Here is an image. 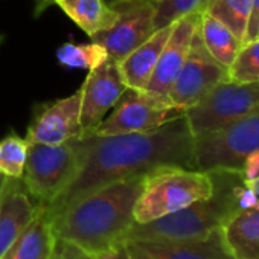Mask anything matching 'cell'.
<instances>
[{"label": "cell", "mask_w": 259, "mask_h": 259, "mask_svg": "<svg viewBox=\"0 0 259 259\" xmlns=\"http://www.w3.org/2000/svg\"><path fill=\"white\" fill-rule=\"evenodd\" d=\"M73 142L79 153V166L64 191L45 206L51 218L105 185L147 176L162 166L195 169L194 136L185 116L144 133L89 135Z\"/></svg>", "instance_id": "cell-1"}, {"label": "cell", "mask_w": 259, "mask_h": 259, "mask_svg": "<svg viewBox=\"0 0 259 259\" xmlns=\"http://www.w3.org/2000/svg\"><path fill=\"white\" fill-rule=\"evenodd\" d=\"M144 177H133L98 188L52 217L57 239L76 245L93 257L123 242L135 224V206Z\"/></svg>", "instance_id": "cell-2"}, {"label": "cell", "mask_w": 259, "mask_h": 259, "mask_svg": "<svg viewBox=\"0 0 259 259\" xmlns=\"http://www.w3.org/2000/svg\"><path fill=\"white\" fill-rule=\"evenodd\" d=\"M212 176L215 189L209 198L195 201L150 223H135L125 236V242L188 241L203 238L221 227L236 210H241L236 198V186L244 176L242 172L232 171H213Z\"/></svg>", "instance_id": "cell-3"}, {"label": "cell", "mask_w": 259, "mask_h": 259, "mask_svg": "<svg viewBox=\"0 0 259 259\" xmlns=\"http://www.w3.org/2000/svg\"><path fill=\"white\" fill-rule=\"evenodd\" d=\"M215 183L212 172L183 166L156 168L144 177L135 206V223L144 224L209 198Z\"/></svg>", "instance_id": "cell-4"}, {"label": "cell", "mask_w": 259, "mask_h": 259, "mask_svg": "<svg viewBox=\"0 0 259 259\" xmlns=\"http://www.w3.org/2000/svg\"><path fill=\"white\" fill-rule=\"evenodd\" d=\"M259 151V110L230 125L194 138L195 169L242 172L245 159Z\"/></svg>", "instance_id": "cell-5"}, {"label": "cell", "mask_w": 259, "mask_h": 259, "mask_svg": "<svg viewBox=\"0 0 259 259\" xmlns=\"http://www.w3.org/2000/svg\"><path fill=\"white\" fill-rule=\"evenodd\" d=\"M79 166V153L73 141L60 145L29 144L22 183L41 206L51 204L72 182Z\"/></svg>", "instance_id": "cell-6"}, {"label": "cell", "mask_w": 259, "mask_h": 259, "mask_svg": "<svg viewBox=\"0 0 259 259\" xmlns=\"http://www.w3.org/2000/svg\"><path fill=\"white\" fill-rule=\"evenodd\" d=\"M259 110V82L223 81L200 102L186 110L185 117L194 138L217 132Z\"/></svg>", "instance_id": "cell-7"}, {"label": "cell", "mask_w": 259, "mask_h": 259, "mask_svg": "<svg viewBox=\"0 0 259 259\" xmlns=\"http://www.w3.org/2000/svg\"><path fill=\"white\" fill-rule=\"evenodd\" d=\"M186 110L171 102L168 96L126 89L108 117L93 130L96 136L144 133L185 116Z\"/></svg>", "instance_id": "cell-8"}, {"label": "cell", "mask_w": 259, "mask_h": 259, "mask_svg": "<svg viewBox=\"0 0 259 259\" xmlns=\"http://www.w3.org/2000/svg\"><path fill=\"white\" fill-rule=\"evenodd\" d=\"M111 7L119 13L117 20L90 40L101 45L110 60L119 63L157 31L154 25L156 4L151 0H128Z\"/></svg>", "instance_id": "cell-9"}, {"label": "cell", "mask_w": 259, "mask_h": 259, "mask_svg": "<svg viewBox=\"0 0 259 259\" xmlns=\"http://www.w3.org/2000/svg\"><path fill=\"white\" fill-rule=\"evenodd\" d=\"M223 81H227V67L220 64L207 52L197 31L188 58L168 98L177 107L188 110L200 102L215 85Z\"/></svg>", "instance_id": "cell-10"}, {"label": "cell", "mask_w": 259, "mask_h": 259, "mask_svg": "<svg viewBox=\"0 0 259 259\" xmlns=\"http://www.w3.org/2000/svg\"><path fill=\"white\" fill-rule=\"evenodd\" d=\"M81 87L54 102L40 104L31 119L26 139L29 144L60 145L82 138Z\"/></svg>", "instance_id": "cell-11"}, {"label": "cell", "mask_w": 259, "mask_h": 259, "mask_svg": "<svg viewBox=\"0 0 259 259\" xmlns=\"http://www.w3.org/2000/svg\"><path fill=\"white\" fill-rule=\"evenodd\" d=\"M81 90V128L84 138L92 135L107 113L113 110L125 93L126 85L120 76L117 63L108 58L105 63L89 72Z\"/></svg>", "instance_id": "cell-12"}, {"label": "cell", "mask_w": 259, "mask_h": 259, "mask_svg": "<svg viewBox=\"0 0 259 259\" xmlns=\"http://www.w3.org/2000/svg\"><path fill=\"white\" fill-rule=\"evenodd\" d=\"M200 17H201V11H197L174 22V28L159 57L156 69L147 85V92L160 96L169 95L188 58L194 35L198 31Z\"/></svg>", "instance_id": "cell-13"}, {"label": "cell", "mask_w": 259, "mask_h": 259, "mask_svg": "<svg viewBox=\"0 0 259 259\" xmlns=\"http://www.w3.org/2000/svg\"><path fill=\"white\" fill-rule=\"evenodd\" d=\"M147 259H233L229 251L223 229L188 241H132L128 242Z\"/></svg>", "instance_id": "cell-14"}, {"label": "cell", "mask_w": 259, "mask_h": 259, "mask_svg": "<svg viewBox=\"0 0 259 259\" xmlns=\"http://www.w3.org/2000/svg\"><path fill=\"white\" fill-rule=\"evenodd\" d=\"M40 206L26 192L22 179H8L0 201V259L35 218Z\"/></svg>", "instance_id": "cell-15"}, {"label": "cell", "mask_w": 259, "mask_h": 259, "mask_svg": "<svg viewBox=\"0 0 259 259\" xmlns=\"http://www.w3.org/2000/svg\"><path fill=\"white\" fill-rule=\"evenodd\" d=\"M172 25L157 29L148 40L138 46L133 52H130L122 61L117 63L120 76L126 89L145 92L151 79V75L156 69L159 57L171 35Z\"/></svg>", "instance_id": "cell-16"}, {"label": "cell", "mask_w": 259, "mask_h": 259, "mask_svg": "<svg viewBox=\"0 0 259 259\" xmlns=\"http://www.w3.org/2000/svg\"><path fill=\"white\" fill-rule=\"evenodd\" d=\"M57 245V236L52 229V220L45 206L8 248L2 259H52Z\"/></svg>", "instance_id": "cell-17"}, {"label": "cell", "mask_w": 259, "mask_h": 259, "mask_svg": "<svg viewBox=\"0 0 259 259\" xmlns=\"http://www.w3.org/2000/svg\"><path fill=\"white\" fill-rule=\"evenodd\" d=\"M221 229L233 259H259V209L236 210Z\"/></svg>", "instance_id": "cell-18"}, {"label": "cell", "mask_w": 259, "mask_h": 259, "mask_svg": "<svg viewBox=\"0 0 259 259\" xmlns=\"http://www.w3.org/2000/svg\"><path fill=\"white\" fill-rule=\"evenodd\" d=\"M55 5L89 37L111 28L119 17L105 0H55Z\"/></svg>", "instance_id": "cell-19"}, {"label": "cell", "mask_w": 259, "mask_h": 259, "mask_svg": "<svg viewBox=\"0 0 259 259\" xmlns=\"http://www.w3.org/2000/svg\"><path fill=\"white\" fill-rule=\"evenodd\" d=\"M198 34L207 52L224 67H229L232 64L242 46L229 26H226L223 22L210 16L204 10L201 11Z\"/></svg>", "instance_id": "cell-20"}, {"label": "cell", "mask_w": 259, "mask_h": 259, "mask_svg": "<svg viewBox=\"0 0 259 259\" xmlns=\"http://www.w3.org/2000/svg\"><path fill=\"white\" fill-rule=\"evenodd\" d=\"M251 10V0H207L204 11L232 29L236 38L244 43V35Z\"/></svg>", "instance_id": "cell-21"}, {"label": "cell", "mask_w": 259, "mask_h": 259, "mask_svg": "<svg viewBox=\"0 0 259 259\" xmlns=\"http://www.w3.org/2000/svg\"><path fill=\"white\" fill-rule=\"evenodd\" d=\"M57 60L60 64L70 69H84L92 72L102 63L108 60L107 51L92 41V43H64L57 51Z\"/></svg>", "instance_id": "cell-22"}, {"label": "cell", "mask_w": 259, "mask_h": 259, "mask_svg": "<svg viewBox=\"0 0 259 259\" xmlns=\"http://www.w3.org/2000/svg\"><path fill=\"white\" fill-rule=\"evenodd\" d=\"M28 151V139L17 133H11L0 141V176L20 180L25 172Z\"/></svg>", "instance_id": "cell-23"}, {"label": "cell", "mask_w": 259, "mask_h": 259, "mask_svg": "<svg viewBox=\"0 0 259 259\" xmlns=\"http://www.w3.org/2000/svg\"><path fill=\"white\" fill-rule=\"evenodd\" d=\"M227 81L241 84L259 82V38L241 46L227 67Z\"/></svg>", "instance_id": "cell-24"}, {"label": "cell", "mask_w": 259, "mask_h": 259, "mask_svg": "<svg viewBox=\"0 0 259 259\" xmlns=\"http://www.w3.org/2000/svg\"><path fill=\"white\" fill-rule=\"evenodd\" d=\"M206 2L207 0H160L159 4H156V29L172 25L188 14L203 11Z\"/></svg>", "instance_id": "cell-25"}, {"label": "cell", "mask_w": 259, "mask_h": 259, "mask_svg": "<svg viewBox=\"0 0 259 259\" xmlns=\"http://www.w3.org/2000/svg\"><path fill=\"white\" fill-rule=\"evenodd\" d=\"M95 259H147V257L142 256L128 242L123 241V242H119V244L113 245L111 248L99 253L98 256H95Z\"/></svg>", "instance_id": "cell-26"}, {"label": "cell", "mask_w": 259, "mask_h": 259, "mask_svg": "<svg viewBox=\"0 0 259 259\" xmlns=\"http://www.w3.org/2000/svg\"><path fill=\"white\" fill-rule=\"evenodd\" d=\"M52 259H95V257L92 254L85 253L84 250L78 248L73 244L57 239V245H55Z\"/></svg>", "instance_id": "cell-27"}, {"label": "cell", "mask_w": 259, "mask_h": 259, "mask_svg": "<svg viewBox=\"0 0 259 259\" xmlns=\"http://www.w3.org/2000/svg\"><path fill=\"white\" fill-rule=\"evenodd\" d=\"M257 32H259V0H251V10H250L248 23H247V29H245L242 45L256 40Z\"/></svg>", "instance_id": "cell-28"}, {"label": "cell", "mask_w": 259, "mask_h": 259, "mask_svg": "<svg viewBox=\"0 0 259 259\" xmlns=\"http://www.w3.org/2000/svg\"><path fill=\"white\" fill-rule=\"evenodd\" d=\"M242 176H244V179H253V177L259 176V151L250 154L245 159V163L242 168Z\"/></svg>", "instance_id": "cell-29"}, {"label": "cell", "mask_w": 259, "mask_h": 259, "mask_svg": "<svg viewBox=\"0 0 259 259\" xmlns=\"http://www.w3.org/2000/svg\"><path fill=\"white\" fill-rule=\"evenodd\" d=\"M244 185L245 188L251 192V195L256 200V206L259 209V176L253 177V179H244Z\"/></svg>", "instance_id": "cell-30"}, {"label": "cell", "mask_w": 259, "mask_h": 259, "mask_svg": "<svg viewBox=\"0 0 259 259\" xmlns=\"http://www.w3.org/2000/svg\"><path fill=\"white\" fill-rule=\"evenodd\" d=\"M35 4H37L35 13L37 14H41L46 8H49L51 5H55V0H35Z\"/></svg>", "instance_id": "cell-31"}, {"label": "cell", "mask_w": 259, "mask_h": 259, "mask_svg": "<svg viewBox=\"0 0 259 259\" xmlns=\"http://www.w3.org/2000/svg\"><path fill=\"white\" fill-rule=\"evenodd\" d=\"M7 183H8V179L0 176V201H2V197H4V191L7 188Z\"/></svg>", "instance_id": "cell-32"}, {"label": "cell", "mask_w": 259, "mask_h": 259, "mask_svg": "<svg viewBox=\"0 0 259 259\" xmlns=\"http://www.w3.org/2000/svg\"><path fill=\"white\" fill-rule=\"evenodd\" d=\"M108 5H117V4H122V2H128V0H105Z\"/></svg>", "instance_id": "cell-33"}, {"label": "cell", "mask_w": 259, "mask_h": 259, "mask_svg": "<svg viewBox=\"0 0 259 259\" xmlns=\"http://www.w3.org/2000/svg\"><path fill=\"white\" fill-rule=\"evenodd\" d=\"M151 2H153V4H159V2H160V0H151Z\"/></svg>", "instance_id": "cell-34"}, {"label": "cell", "mask_w": 259, "mask_h": 259, "mask_svg": "<svg viewBox=\"0 0 259 259\" xmlns=\"http://www.w3.org/2000/svg\"><path fill=\"white\" fill-rule=\"evenodd\" d=\"M257 38H259V32H257Z\"/></svg>", "instance_id": "cell-35"}]
</instances>
